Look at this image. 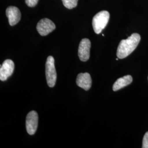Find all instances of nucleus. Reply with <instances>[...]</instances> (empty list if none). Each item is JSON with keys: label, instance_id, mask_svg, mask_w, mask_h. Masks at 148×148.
<instances>
[{"label": "nucleus", "instance_id": "nucleus-1", "mask_svg": "<svg viewBox=\"0 0 148 148\" xmlns=\"http://www.w3.org/2000/svg\"><path fill=\"white\" fill-rule=\"evenodd\" d=\"M140 41V36L134 33L126 40H122L120 43L117 50L118 58L123 59L128 57L136 49Z\"/></svg>", "mask_w": 148, "mask_h": 148}, {"label": "nucleus", "instance_id": "nucleus-2", "mask_svg": "<svg viewBox=\"0 0 148 148\" xmlns=\"http://www.w3.org/2000/svg\"><path fill=\"white\" fill-rule=\"evenodd\" d=\"M110 18V14L108 11H103L98 13L93 18L92 25L97 34H100L107 25Z\"/></svg>", "mask_w": 148, "mask_h": 148}, {"label": "nucleus", "instance_id": "nucleus-3", "mask_svg": "<svg viewBox=\"0 0 148 148\" xmlns=\"http://www.w3.org/2000/svg\"><path fill=\"white\" fill-rule=\"evenodd\" d=\"M46 77L48 86L53 87L57 80V72L54 65V59L52 56L48 57L46 63Z\"/></svg>", "mask_w": 148, "mask_h": 148}, {"label": "nucleus", "instance_id": "nucleus-4", "mask_svg": "<svg viewBox=\"0 0 148 148\" xmlns=\"http://www.w3.org/2000/svg\"><path fill=\"white\" fill-rule=\"evenodd\" d=\"M37 32L41 36H46L56 29V25L53 21L48 18L40 20L36 27Z\"/></svg>", "mask_w": 148, "mask_h": 148}, {"label": "nucleus", "instance_id": "nucleus-5", "mask_svg": "<svg viewBox=\"0 0 148 148\" xmlns=\"http://www.w3.org/2000/svg\"><path fill=\"white\" fill-rule=\"evenodd\" d=\"M38 116L35 111H30L27 115L26 118V128L27 132L30 135H34L38 127Z\"/></svg>", "mask_w": 148, "mask_h": 148}, {"label": "nucleus", "instance_id": "nucleus-6", "mask_svg": "<svg viewBox=\"0 0 148 148\" xmlns=\"http://www.w3.org/2000/svg\"><path fill=\"white\" fill-rule=\"evenodd\" d=\"M90 41L88 38L82 39L79 43L78 56L82 62H86L90 58Z\"/></svg>", "mask_w": 148, "mask_h": 148}, {"label": "nucleus", "instance_id": "nucleus-7", "mask_svg": "<svg viewBox=\"0 0 148 148\" xmlns=\"http://www.w3.org/2000/svg\"><path fill=\"white\" fill-rule=\"evenodd\" d=\"M14 69V64L11 59L3 62L0 68V79L5 81L13 74Z\"/></svg>", "mask_w": 148, "mask_h": 148}, {"label": "nucleus", "instance_id": "nucleus-8", "mask_svg": "<svg viewBox=\"0 0 148 148\" xmlns=\"http://www.w3.org/2000/svg\"><path fill=\"white\" fill-rule=\"evenodd\" d=\"M6 16L11 26L16 25L21 19V13L19 10L14 6L8 7L5 11Z\"/></svg>", "mask_w": 148, "mask_h": 148}, {"label": "nucleus", "instance_id": "nucleus-9", "mask_svg": "<svg viewBox=\"0 0 148 148\" xmlns=\"http://www.w3.org/2000/svg\"><path fill=\"white\" fill-rule=\"evenodd\" d=\"M92 79L88 73H80L77 75L76 79V84L79 87L86 90H90L92 86Z\"/></svg>", "mask_w": 148, "mask_h": 148}, {"label": "nucleus", "instance_id": "nucleus-10", "mask_svg": "<svg viewBox=\"0 0 148 148\" xmlns=\"http://www.w3.org/2000/svg\"><path fill=\"white\" fill-rule=\"evenodd\" d=\"M132 77L131 75H126L117 79L112 87L114 91L119 90L122 88L131 84L132 82Z\"/></svg>", "mask_w": 148, "mask_h": 148}, {"label": "nucleus", "instance_id": "nucleus-11", "mask_svg": "<svg viewBox=\"0 0 148 148\" xmlns=\"http://www.w3.org/2000/svg\"><path fill=\"white\" fill-rule=\"evenodd\" d=\"M63 2L64 5L68 8L73 9L76 7L77 5L78 0H62Z\"/></svg>", "mask_w": 148, "mask_h": 148}, {"label": "nucleus", "instance_id": "nucleus-12", "mask_svg": "<svg viewBox=\"0 0 148 148\" xmlns=\"http://www.w3.org/2000/svg\"><path fill=\"white\" fill-rule=\"evenodd\" d=\"M27 6L30 7H34L36 6L38 2V0H25Z\"/></svg>", "mask_w": 148, "mask_h": 148}, {"label": "nucleus", "instance_id": "nucleus-13", "mask_svg": "<svg viewBox=\"0 0 148 148\" xmlns=\"http://www.w3.org/2000/svg\"><path fill=\"white\" fill-rule=\"evenodd\" d=\"M142 148H148V132L145 133L143 137Z\"/></svg>", "mask_w": 148, "mask_h": 148}]
</instances>
